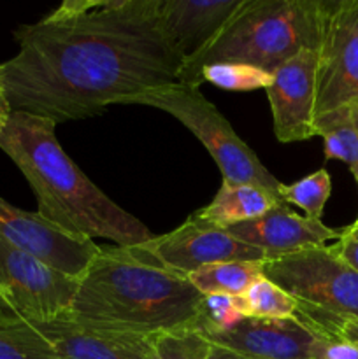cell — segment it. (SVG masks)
I'll use <instances>...</instances> for the list:
<instances>
[{
    "label": "cell",
    "instance_id": "83f0119b",
    "mask_svg": "<svg viewBox=\"0 0 358 359\" xmlns=\"http://www.w3.org/2000/svg\"><path fill=\"white\" fill-rule=\"evenodd\" d=\"M209 359H253V358H246L242 356V354L234 353V351L225 349V347H220V346H213V344H211Z\"/></svg>",
    "mask_w": 358,
    "mask_h": 359
},
{
    "label": "cell",
    "instance_id": "e0dca14e",
    "mask_svg": "<svg viewBox=\"0 0 358 359\" xmlns=\"http://www.w3.org/2000/svg\"><path fill=\"white\" fill-rule=\"evenodd\" d=\"M314 135L323 139L326 160L344 161L358 186V105L316 116Z\"/></svg>",
    "mask_w": 358,
    "mask_h": 359
},
{
    "label": "cell",
    "instance_id": "d6986e66",
    "mask_svg": "<svg viewBox=\"0 0 358 359\" xmlns=\"http://www.w3.org/2000/svg\"><path fill=\"white\" fill-rule=\"evenodd\" d=\"M0 359H58V354L35 325L0 318Z\"/></svg>",
    "mask_w": 358,
    "mask_h": 359
},
{
    "label": "cell",
    "instance_id": "603a6c76",
    "mask_svg": "<svg viewBox=\"0 0 358 359\" xmlns=\"http://www.w3.org/2000/svg\"><path fill=\"white\" fill-rule=\"evenodd\" d=\"M153 346L154 359H209L211 344L193 330L154 337Z\"/></svg>",
    "mask_w": 358,
    "mask_h": 359
},
{
    "label": "cell",
    "instance_id": "9a60e30c",
    "mask_svg": "<svg viewBox=\"0 0 358 359\" xmlns=\"http://www.w3.org/2000/svg\"><path fill=\"white\" fill-rule=\"evenodd\" d=\"M244 0H160V20L183 63L206 51Z\"/></svg>",
    "mask_w": 358,
    "mask_h": 359
},
{
    "label": "cell",
    "instance_id": "7c38bea8",
    "mask_svg": "<svg viewBox=\"0 0 358 359\" xmlns=\"http://www.w3.org/2000/svg\"><path fill=\"white\" fill-rule=\"evenodd\" d=\"M213 346L253 359H312L323 333L300 318H244L223 332L202 335Z\"/></svg>",
    "mask_w": 358,
    "mask_h": 359
},
{
    "label": "cell",
    "instance_id": "ffe728a7",
    "mask_svg": "<svg viewBox=\"0 0 358 359\" xmlns=\"http://www.w3.org/2000/svg\"><path fill=\"white\" fill-rule=\"evenodd\" d=\"M235 300L244 318H295L298 311L297 302L265 277L255 280Z\"/></svg>",
    "mask_w": 358,
    "mask_h": 359
},
{
    "label": "cell",
    "instance_id": "8992f818",
    "mask_svg": "<svg viewBox=\"0 0 358 359\" xmlns=\"http://www.w3.org/2000/svg\"><path fill=\"white\" fill-rule=\"evenodd\" d=\"M130 104L160 109L186 126L216 161L225 184L260 186L279 198L281 182L263 167L255 151L235 133L230 123L199 88L172 84L144 91L132 98Z\"/></svg>",
    "mask_w": 358,
    "mask_h": 359
},
{
    "label": "cell",
    "instance_id": "2e32d148",
    "mask_svg": "<svg viewBox=\"0 0 358 359\" xmlns=\"http://www.w3.org/2000/svg\"><path fill=\"white\" fill-rule=\"evenodd\" d=\"M276 195L260 186L251 184H221L216 196L206 207L195 212L197 217L220 228L256 219L279 205Z\"/></svg>",
    "mask_w": 358,
    "mask_h": 359
},
{
    "label": "cell",
    "instance_id": "9c48e42d",
    "mask_svg": "<svg viewBox=\"0 0 358 359\" xmlns=\"http://www.w3.org/2000/svg\"><path fill=\"white\" fill-rule=\"evenodd\" d=\"M135 249L151 262L185 277L218 263L267 262L265 252L237 241L225 228L202 221L195 214L175 230L154 235Z\"/></svg>",
    "mask_w": 358,
    "mask_h": 359
},
{
    "label": "cell",
    "instance_id": "4fadbf2b",
    "mask_svg": "<svg viewBox=\"0 0 358 359\" xmlns=\"http://www.w3.org/2000/svg\"><path fill=\"white\" fill-rule=\"evenodd\" d=\"M225 230L237 241L265 252L267 262L304 249L323 248L329 241L340 237V230L329 228L321 219L298 216L288 209L286 203H279L256 219L232 224Z\"/></svg>",
    "mask_w": 358,
    "mask_h": 359
},
{
    "label": "cell",
    "instance_id": "8fae6325",
    "mask_svg": "<svg viewBox=\"0 0 358 359\" xmlns=\"http://www.w3.org/2000/svg\"><path fill=\"white\" fill-rule=\"evenodd\" d=\"M316 69L318 51L302 49L272 72L265 91L272 111L274 135L279 142H302L314 137Z\"/></svg>",
    "mask_w": 358,
    "mask_h": 359
},
{
    "label": "cell",
    "instance_id": "277c9868",
    "mask_svg": "<svg viewBox=\"0 0 358 359\" xmlns=\"http://www.w3.org/2000/svg\"><path fill=\"white\" fill-rule=\"evenodd\" d=\"M323 0H244L213 44L183 63L179 84L199 88L204 67L244 63L272 74L302 49H316Z\"/></svg>",
    "mask_w": 358,
    "mask_h": 359
},
{
    "label": "cell",
    "instance_id": "5bb4252c",
    "mask_svg": "<svg viewBox=\"0 0 358 359\" xmlns=\"http://www.w3.org/2000/svg\"><path fill=\"white\" fill-rule=\"evenodd\" d=\"M55 347L58 359H154L153 339L97 328L62 314L32 323Z\"/></svg>",
    "mask_w": 358,
    "mask_h": 359
},
{
    "label": "cell",
    "instance_id": "ac0fdd59",
    "mask_svg": "<svg viewBox=\"0 0 358 359\" xmlns=\"http://www.w3.org/2000/svg\"><path fill=\"white\" fill-rule=\"evenodd\" d=\"M260 277H263L262 263L228 262L204 266V269L190 273L188 280L200 294L241 297Z\"/></svg>",
    "mask_w": 358,
    "mask_h": 359
},
{
    "label": "cell",
    "instance_id": "5b68a950",
    "mask_svg": "<svg viewBox=\"0 0 358 359\" xmlns=\"http://www.w3.org/2000/svg\"><path fill=\"white\" fill-rule=\"evenodd\" d=\"M262 273L297 302V318L323 335L332 323L358 319V272L330 245L269 259Z\"/></svg>",
    "mask_w": 358,
    "mask_h": 359
},
{
    "label": "cell",
    "instance_id": "7a4b0ae2",
    "mask_svg": "<svg viewBox=\"0 0 358 359\" xmlns=\"http://www.w3.org/2000/svg\"><path fill=\"white\" fill-rule=\"evenodd\" d=\"M56 123L13 111L0 132V149L14 161L37 200V214L81 238H109L119 248H137L153 231L116 205L70 160L56 139Z\"/></svg>",
    "mask_w": 358,
    "mask_h": 359
},
{
    "label": "cell",
    "instance_id": "cb8c5ba5",
    "mask_svg": "<svg viewBox=\"0 0 358 359\" xmlns=\"http://www.w3.org/2000/svg\"><path fill=\"white\" fill-rule=\"evenodd\" d=\"M244 319L237 307L235 297L228 294H204L200 305V323L197 332L200 335L223 332L232 328L235 323Z\"/></svg>",
    "mask_w": 358,
    "mask_h": 359
},
{
    "label": "cell",
    "instance_id": "4316f807",
    "mask_svg": "<svg viewBox=\"0 0 358 359\" xmlns=\"http://www.w3.org/2000/svg\"><path fill=\"white\" fill-rule=\"evenodd\" d=\"M325 335L339 337L347 342L358 346V319H340L326 326Z\"/></svg>",
    "mask_w": 358,
    "mask_h": 359
},
{
    "label": "cell",
    "instance_id": "3957f363",
    "mask_svg": "<svg viewBox=\"0 0 358 359\" xmlns=\"http://www.w3.org/2000/svg\"><path fill=\"white\" fill-rule=\"evenodd\" d=\"M204 294L188 277L164 269L135 248H100L67 311L97 328L154 339L197 332Z\"/></svg>",
    "mask_w": 358,
    "mask_h": 359
},
{
    "label": "cell",
    "instance_id": "6da1fadb",
    "mask_svg": "<svg viewBox=\"0 0 358 359\" xmlns=\"http://www.w3.org/2000/svg\"><path fill=\"white\" fill-rule=\"evenodd\" d=\"M14 39L20 51L0 63L11 111L56 125L179 84L183 60L165 35L160 0H65Z\"/></svg>",
    "mask_w": 358,
    "mask_h": 359
},
{
    "label": "cell",
    "instance_id": "44dd1931",
    "mask_svg": "<svg viewBox=\"0 0 358 359\" xmlns=\"http://www.w3.org/2000/svg\"><path fill=\"white\" fill-rule=\"evenodd\" d=\"M279 198L286 205H297L311 219H321L332 193V179L326 170H318L291 184H279Z\"/></svg>",
    "mask_w": 358,
    "mask_h": 359
},
{
    "label": "cell",
    "instance_id": "7402d4cb",
    "mask_svg": "<svg viewBox=\"0 0 358 359\" xmlns=\"http://www.w3.org/2000/svg\"><path fill=\"white\" fill-rule=\"evenodd\" d=\"M202 81L227 91L267 90L272 74L244 63H214L204 67Z\"/></svg>",
    "mask_w": 358,
    "mask_h": 359
},
{
    "label": "cell",
    "instance_id": "30bf717a",
    "mask_svg": "<svg viewBox=\"0 0 358 359\" xmlns=\"http://www.w3.org/2000/svg\"><path fill=\"white\" fill-rule=\"evenodd\" d=\"M0 237L37 256L53 269L81 279L100 245L74 237L46 221L37 212L18 209L0 196Z\"/></svg>",
    "mask_w": 358,
    "mask_h": 359
},
{
    "label": "cell",
    "instance_id": "f1b7e54d",
    "mask_svg": "<svg viewBox=\"0 0 358 359\" xmlns=\"http://www.w3.org/2000/svg\"><path fill=\"white\" fill-rule=\"evenodd\" d=\"M11 112H13V111H11V105H9V102H7L2 77H0V132H2L4 126H6V123H7V119H9Z\"/></svg>",
    "mask_w": 358,
    "mask_h": 359
},
{
    "label": "cell",
    "instance_id": "484cf974",
    "mask_svg": "<svg viewBox=\"0 0 358 359\" xmlns=\"http://www.w3.org/2000/svg\"><path fill=\"white\" fill-rule=\"evenodd\" d=\"M330 249L358 272V217L354 223L340 230V237Z\"/></svg>",
    "mask_w": 358,
    "mask_h": 359
},
{
    "label": "cell",
    "instance_id": "52a82bcc",
    "mask_svg": "<svg viewBox=\"0 0 358 359\" xmlns=\"http://www.w3.org/2000/svg\"><path fill=\"white\" fill-rule=\"evenodd\" d=\"M77 286L79 279L0 237V318L27 323L58 318L70 309Z\"/></svg>",
    "mask_w": 358,
    "mask_h": 359
},
{
    "label": "cell",
    "instance_id": "d4e9b609",
    "mask_svg": "<svg viewBox=\"0 0 358 359\" xmlns=\"http://www.w3.org/2000/svg\"><path fill=\"white\" fill-rule=\"evenodd\" d=\"M312 359H358V346L339 337L323 335L316 344Z\"/></svg>",
    "mask_w": 358,
    "mask_h": 359
},
{
    "label": "cell",
    "instance_id": "ba28073f",
    "mask_svg": "<svg viewBox=\"0 0 358 359\" xmlns=\"http://www.w3.org/2000/svg\"><path fill=\"white\" fill-rule=\"evenodd\" d=\"M358 105V0H323L314 118Z\"/></svg>",
    "mask_w": 358,
    "mask_h": 359
}]
</instances>
